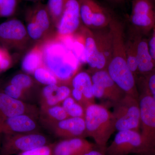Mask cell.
Here are the masks:
<instances>
[{
	"instance_id": "1",
	"label": "cell",
	"mask_w": 155,
	"mask_h": 155,
	"mask_svg": "<svg viewBox=\"0 0 155 155\" xmlns=\"http://www.w3.org/2000/svg\"><path fill=\"white\" fill-rule=\"evenodd\" d=\"M41 44L43 66L55 76L59 84L70 85L81 64L55 35Z\"/></svg>"
},
{
	"instance_id": "2",
	"label": "cell",
	"mask_w": 155,
	"mask_h": 155,
	"mask_svg": "<svg viewBox=\"0 0 155 155\" xmlns=\"http://www.w3.org/2000/svg\"><path fill=\"white\" fill-rule=\"evenodd\" d=\"M87 137L93 139L97 148L105 154L107 143L116 130L113 112L104 105L91 104L84 117Z\"/></svg>"
},
{
	"instance_id": "3",
	"label": "cell",
	"mask_w": 155,
	"mask_h": 155,
	"mask_svg": "<svg viewBox=\"0 0 155 155\" xmlns=\"http://www.w3.org/2000/svg\"><path fill=\"white\" fill-rule=\"evenodd\" d=\"M113 107L116 130H133L140 132V111L139 99L125 94Z\"/></svg>"
},
{
	"instance_id": "4",
	"label": "cell",
	"mask_w": 155,
	"mask_h": 155,
	"mask_svg": "<svg viewBox=\"0 0 155 155\" xmlns=\"http://www.w3.org/2000/svg\"><path fill=\"white\" fill-rule=\"evenodd\" d=\"M48 136L39 131L2 134L0 155H13L50 144Z\"/></svg>"
},
{
	"instance_id": "5",
	"label": "cell",
	"mask_w": 155,
	"mask_h": 155,
	"mask_svg": "<svg viewBox=\"0 0 155 155\" xmlns=\"http://www.w3.org/2000/svg\"><path fill=\"white\" fill-rule=\"evenodd\" d=\"M133 154L150 155L141 134L133 130L118 131L105 151L106 155Z\"/></svg>"
},
{
	"instance_id": "6",
	"label": "cell",
	"mask_w": 155,
	"mask_h": 155,
	"mask_svg": "<svg viewBox=\"0 0 155 155\" xmlns=\"http://www.w3.org/2000/svg\"><path fill=\"white\" fill-rule=\"evenodd\" d=\"M139 102L140 111V134L150 155H155V101L147 91L140 88Z\"/></svg>"
},
{
	"instance_id": "7",
	"label": "cell",
	"mask_w": 155,
	"mask_h": 155,
	"mask_svg": "<svg viewBox=\"0 0 155 155\" xmlns=\"http://www.w3.org/2000/svg\"><path fill=\"white\" fill-rule=\"evenodd\" d=\"M31 41L20 20L11 19L0 24V45L7 50L22 51Z\"/></svg>"
},
{
	"instance_id": "8",
	"label": "cell",
	"mask_w": 155,
	"mask_h": 155,
	"mask_svg": "<svg viewBox=\"0 0 155 155\" xmlns=\"http://www.w3.org/2000/svg\"><path fill=\"white\" fill-rule=\"evenodd\" d=\"M93 83L95 98L106 100L114 105L125 94L116 85L106 69L89 72Z\"/></svg>"
},
{
	"instance_id": "9",
	"label": "cell",
	"mask_w": 155,
	"mask_h": 155,
	"mask_svg": "<svg viewBox=\"0 0 155 155\" xmlns=\"http://www.w3.org/2000/svg\"><path fill=\"white\" fill-rule=\"evenodd\" d=\"M82 25L78 0H65L64 11L56 28L55 36L61 37L74 35Z\"/></svg>"
},
{
	"instance_id": "10",
	"label": "cell",
	"mask_w": 155,
	"mask_h": 155,
	"mask_svg": "<svg viewBox=\"0 0 155 155\" xmlns=\"http://www.w3.org/2000/svg\"><path fill=\"white\" fill-rule=\"evenodd\" d=\"M22 114L38 118L40 111L34 105L15 99L0 91V119Z\"/></svg>"
},
{
	"instance_id": "11",
	"label": "cell",
	"mask_w": 155,
	"mask_h": 155,
	"mask_svg": "<svg viewBox=\"0 0 155 155\" xmlns=\"http://www.w3.org/2000/svg\"><path fill=\"white\" fill-rule=\"evenodd\" d=\"M38 118L22 114L0 119V134H14L39 131Z\"/></svg>"
},
{
	"instance_id": "12",
	"label": "cell",
	"mask_w": 155,
	"mask_h": 155,
	"mask_svg": "<svg viewBox=\"0 0 155 155\" xmlns=\"http://www.w3.org/2000/svg\"><path fill=\"white\" fill-rule=\"evenodd\" d=\"M57 137L63 139L86 138V126L84 118L69 117L48 126Z\"/></svg>"
},
{
	"instance_id": "13",
	"label": "cell",
	"mask_w": 155,
	"mask_h": 155,
	"mask_svg": "<svg viewBox=\"0 0 155 155\" xmlns=\"http://www.w3.org/2000/svg\"><path fill=\"white\" fill-rule=\"evenodd\" d=\"M98 58V70L107 69L113 52V35L110 27L93 31Z\"/></svg>"
},
{
	"instance_id": "14",
	"label": "cell",
	"mask_w": 155,
	"mask_h": 155,
	"mask_svg": "<svg viewBox=\"0 0 155 155\" xmlns=\"http://www.w3.org/2000/svg\"><path fill=\"white\" fill-rule=\"evenodd\" d=\"M95 148V144L85 138L67 139L54 143L52 155H84Z\"/></svg>"
},
{
	"instance_id": "15",
	"label": "cell",
	"mask_w": 155,
	"mask_h": 155,
	"mask_svg": "<svg viewBox=\"0 0 155 155\" xmlns=\"http://www.w3.org/2000/svg\"><path fill=\"white\" fill-rule=\"evenodd\" d=\"M25 16L32 19L43 31L48 39L55 35V32H54L55 28L52 22L46 5L40 2H37L28 9Z\"/></svg>"
},
{
	"instance_id": "16",
	"label": "cell",
	"mask_w": 155,
	"mask_h": 155,
	"mask_svg": "<svg viewBox=\"0 0 155 155\" xmlns=\"http://www.w3.org/2000/svg\"><path fill=\"white\" fill-rule=\"evenodd\" d=\"M71 87L64 84L45 85L42 90L41 109L57 105L71 95Z\"/></svg>"
},
{
	"instance_id": "17",
	"label": "cell",
	"mask_w": 155,
	"mask_h": 155,
	"mask_svg": "<svg viewBox=\"0 0 155 155\" xmlns=\"http://www.w3.org/2000/svg\"><path fill=\"white\" fill-rule=\"evenodd\" d=\"M137 56L138 80L139 78L145 77L155 69L154 62L149 51L148 40L139 34L137 41Z\"/></svg>"
},
{
	"instance_id": "18",
	"label": "cell",
	"mask_w": 155,
	"mask_h": 155,
	"mask_svg": "<svg viewBox=\"0 0 155 155\" xmlns=\"http://www.w3.org/2000/svg\"><path fill=\"white\" fill-rule=\"evenodd\" d=\"M71 88L76 90L83 96L85 108L94 104L95 97L93 92V83L91 76L88 72H78L71 81Z\"/></svg>"
},
{
	"instance_id": "19",
	"label": "cell",
	"mask_w": 155,
	"mask_h": 155,
	"mask_svg": "<svg viewBox=\"0 0 155 155\" xmlns=\"http://www.w3.org/2000/svg\"><path fill=\"white\" fill-rule=\"evenodd\" d=\"M81 29L84 35L86 63L89 67L88 72L97 71L98 58L93 31L83 25Z\"/></svg>"
},
{
	"instance_id": "20",
	"label": "cell",
	"mask_w": 155,
	"mask_h": 155,
	"mask_svg": "<svg viewBox=\"0 0 155 155\" xmlns=\"http://www.w3.org/2000/svg\"><path fill=\"white\" fill-rule=\"evenodd\" d=\"M43 65L42 45L41 42L38 43L24 56L21 68L26 74H33L36 69Z\"/></svg>"
},
{
	"instance_id": "21",
	"label": "cell",
	"mask_w": 155,
	"mask_h": 155,
	"mask_svg": "<svg viewBox=\"0 0 155 155\" xmlns=\"http://www.w3.org/2000/svg\"><path fill=\"white\" fill-rule=\"evenodd\" d=\"M91 29L97 30L109 27L114 16L109 11L95 0H91Z\"/></svg>"
},
{
	"instance_id": "22",
	"label": "cell",
	"mask_w": 155,
	"mask_h": 155,
	"mask_svg": "<svg viewBox=\"0 0 155 155\" xmlns=\"http://www.w3.org/2000/svg\"><path fill=\"white\" fill-rule=\"evenodd\" d=\"M138 34L132 30L128 39L125 41V52L127 65L134 75L136 81L138 78L137 56V41Z\"/></svg>"
},
{
	"instance_id": "23",
	"label": "cell",
	"mask_w": 155,
	"mask_h": 155,
	"mask_svg": "<svg viewBox=\"0 0 155 155\" xmlns=\"http://www.w3.org/2000/svg\"><path fill=\"white\" fill-rule=\"evenodd\" d=\"M41 110L42 122L46 127L69 117L66 110L59 105L41 109Z\"/></svg>"
},
{
	"instance_id": "24",
	"label": "cell",
	"mask_w": 155,
	"mask_h": 155,
	"mask_svg": "<svg viewBox=\"0 0 155 155\" xmlns=\"http://www.w3.org/2000/svg\"><path fill=\"white\" fill-rule=\"evenodd\" d=\"M71 51L81 64H86L84 37L81 27L74 35Z\"/></svg>"
},
{
	"instance_id": "25",
	"label": "cell",
	"mask_w": 155,
	"mask_h": 155,
	"mask_svg": "<svg viewBox=\"0 0 155 155\" xmlns=\"http://www.w3.org/2000/svg\"><path fill=\"white\" fill-rule=\"evenodd\" d=\"M8 83L17 87L28 94L35 85L34 79L26 73L16 74L11 78Z\"/></svg>"
},
{
	"instance_id": "26",
	"label": "cell",
	"mask_w": 155,
	"mask_h": 155,
	"mask_svg": "<svg viewBox=\"0 0 155 155\" xmlns=\"http://www.w3.org/2000/svg\"><path fill=\"white\" fill-rule=\"evenodd\" d=\"M65 3V0H48L46 5L56 31L64 11Z\"/></svg>"
},
{
	"instance_id": "27",
	"label": "cell",
	"mask_w": 155,
	"mask_h": 155,
	"mask_svg": "<svg viewBox=\"0 0 155 155\" xmlns=\"http://www.w3.org/2000/svg\"><path fill=\"white\" fill-rule=\"evenodd\" d=\"M33 75L35 80L41 84L45 85L59 84L55 76L43 65L36 69Z\"/></svg>"
},
{
	"instance_id": "28",
	"label": "cell",
	"mask_w": 155,
	"mask_h": 155,
	"mask_svg": "<svg viewBox=\"0 0 155 155\" xmlns=\"http://www.w3.org/2000/svg\"><path fill=\"white\" fill-rule=\"evenodd\" d=\"M137 84L147 91L155 101V69L145 77L139 78Z\"/></svg>"
},
{
	"instance_id": "29",
	"label": "cell",
	"mask_w": 155,
	"mask_h": 155,
	"mask_svg": "<svg viewBox=\"0 0 155 155\" xmlns=\"http://www.w3.org/2000/svg\"><path fill=\"white\" fill-rule=\"evenodd\" d=\"M1 91L5 93L9 96L15 99L25 102L28 101V94L13 84L9 83L4 87L2 91Z\"/></svg>"
},
{
	"instance_id": "30",
	"label": "cell",
	"mask_w": 155,
	"mask_h": 155,
	"mask_svg": "<svg viewBox=\"0 0 155 155\" xmlns=\"http://www.w3.org/2000/svg\"><path fill=\"white\" fill-rule=\"evenodd\" d=\"M18 0H0V17L13 16L17 10Z\"/></svg>"
},
{
	"instance_id": "31",
	"label": "cell",
	"mask_w": 155,
	"mask_h": 155,
	"mask_svg": "<svg viewBox=\"0 0 155 155\" xmlns=\"http://www.w3.org/2000/svg\"><path fill=\"white\" fill-rule=\"evenodd\" d=\"M12 64V58L8 50L0 45V72L9 69Z\"/></svg>"
},
{
	"instance_id": "32",
	"label": "cell",
	"mask_w": 155,
	"mask_h": 155,
	"mask_svg": "<svg viewBox=\"0 0 155 155\" xmlns=\"http://www.w3.org/2000/svg\"><path fill=\"white\" fill-rule=\"evenodd\" d=\"M69 117H80L84 118L85 108L75 101L66 110Z\"/></svg>"
},
{
	"instance_id": "33",
	"label": "cell",
	"mask_w": 155,
	"mask_h": 155,
	"mask_svg": "<svg viewBox=\"0 0 155 155\" xmlns=\"http://www.w3.org/2000/svg\"><path fill=\"white\" fill-rule=\"evenodd\" d=\"M148 46L150 54L155 64V34L148 40Z\"/></svg>"
},
{
	"instance_id": "34",
	"label": "cell",
	"mask_w": 155,
	"mask_h": 155,
	"mask_svg": "<svg viewBox=\"0 0 155 155\" xmlns=\"http://www.w3.org/2000/svg\"><path fill=\"white\" fill-rule=\"evenodd\" d=\"M84 155H106L104 153L100 151L97 148L94 149L88 152L87 153Z\"/></svg>"
},
{
	"instance_id": "35",
	"label": "cell",
	"mask_w": 155,
	"mask_h": 155,
	"mask_svg": "<svg viewBox=\"0 0 155 155\" xmlns=\"http://www.w3.org/2000/svg\"><path fill=\"white\" fill-rule=\"evenodd\" d=\"M111 2H123V1H125V0H109Z\"/></svg>"
},
{
	"instance_id": "36",
	"label": "cell",
	"mask_w": 155,
	"mask_h": 155,
	"mask_svg": "<svg viewBox=\"0 0 155 155\" xmlns=\"http://www.w3.org/2000/svg\"><path fill=\"white\" fill-rule=\"evenodd\" d=\"M27 2H38L40 0H24Z\"/></svg>"
},
{
	"instance_id": "37",
	"label": "cell",
	"mask_w": 155,
	"mask_h": 155,
	"mask_svg": "<svg viewBox=\"0 0 155 155\" xmlns=\"http://www.w3.org/2000/svg\"><path fill=\"white\" fill-rule=\"evenodd\" d=\"M2 134H0V149H1V144H2Z\"/></svg>"
},
{
	"instance_id": "38",
	"label": "cell",
	"mask_w": 155,
	"mask_h": 155,
	"mask_svg": "<svg viewBox=\"0 0 155 155\" xmlns=\"http://www.w3.org/2000/svg\"><path fill=\"white\" fill-rule=\"evenodd\" d=\"M18 155H23L21 154L20 153V154H19Z\"/></svg>"
},
{
	"instance_id": "39",
	"label": "cell",
	"mask_w": 155,
	"mask_h": 155,
	"mask_svg": "<svg viewBox=\"0 0 155 155\" xmlns=\"http://www.w3.org/2000/svg\"></svg>"
}]
</instances>
